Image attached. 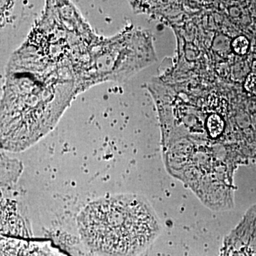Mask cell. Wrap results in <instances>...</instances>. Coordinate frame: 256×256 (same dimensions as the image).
<instances>
[{
	"mask_svg": "<svg viewBox=\"0 0 256 256\" xmlns=\"http://www.w3.org/2000/svg\"><path fill=\"white\" fill-rule=\"evenodd\" d=\"M224 120L216 114H210L206 120V127L208 133L213 138L220 136L224 129Z\"/></svg>",
	"mask_w": 256,
	"mask_h": 256,
	"instance_id": "cell-5",
	"label": "cell"
},
{
	"mask_svg": "<svg viewBox=\"0 0 256 256\" xmlns=\"http://www.w3.org/2000/svg\"><path fill=\"white\" fill-rule=\"evenodd\" d=\"M244 88L248 94L256 96V76H248L244 82Z\"/></svg>",
	"mask_w": 256,
	"mask_h": 256,
	"instance_id": "cell-7",
	"label": "cell"
},
{
	"mask_svg": "<svg viewBox=\"0 0 256 256\" xmlns=\"http://www.w3.org/2000/svg\"><path fill=\"white\" fill-rule=\"evenodd\" d=\"M1 256H69L48 242L2 237Z\"/></svg>",
	"mask_w": 256,
	"mask_h": 256,
	"instance_id": "cell-4",
	"label": "cell"
},
{
	"mask_svg": "<svg viewBox=\"0 0 256 256\" xmlns=\"http://www.w3.org/2000/svg\"><path fill=\"white\" fill-rule=\"evenodd\" d=\"M137 37V36H136ZM134 33L124 32L110 38H101L92 46L90 60L82 82V92L100 82L128 78L144 64L134 60Z\"/></svg>",
	"mask_w": 256,
	"mask_h": 256,
	"instance_id": "cell-3",
	"label": "cell"
},
{
	"mask_svg": "<svg viewBox=\"0 0 256 256\" xmlns=\"http://www.w3.org/2000/svg\"><path fill=\"white\" fill-rule=\"evenodd\" d=\"M76 95L68 66L14 54L2 98V148L21 152L38 142L54 129Z\"/></svg>",
	"mask_w": 256,
	"mask_h": 256,
	"instance_id": "cell-1",
	"label": "cell"
},
{
	"mask_svg": "<svg viewBox=\"0 0 256 256\" xmlns=\"http://www.w3.org/2000/svg\"><path fill=\"white\" fill-rule=\"evenodd\" d=\"M249 47L248 40L245 36H238L232 42V48L238 55H244L247 53Z\"/></svg>",
	"mask_w": 256,
	"mask_h": 256,
	"instance_id": "cell-6",
	"label": "cell"
},
{
	"mask_svg": "<svg viewBox=\"0 0 256 256\" xmlns=\"http://www.w3.org/2000/svg\"><path fill=\"white\" fill-rule=\"evenodd\" d=\"M82 242L102 256H136L161 232L160 220L146 198L136 194L101 197L78 216Z\"/></svg>",
	"mask_w": 256,
	"mask_h": 256,
	"instance_id": "cell-2",
	"label": "cell"
}]
</instances>
